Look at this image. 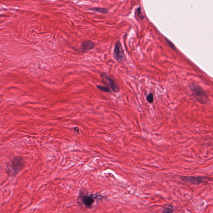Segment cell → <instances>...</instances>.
<instances>
[{
    "mask_svg": "<svg viewBox=\"0 0 213 213\" xmlns=\"http://www.w3.org/2000/svg\"><path fill=\"white\" fill-rule=\"evenodd\" d=\"M105 198L99 195L90 194L83 190H80L78 196V200L84 205L85 208L91 209L93 207L96 201Z\"/></svg>",
    "mask_w": 213,
    "mask_h": 213,
    "instance_id": "6da1fadb",
    "label": "cell"
},
{
    "mask_svg": "<svg viewBox=\"0 0 213 213\" xmlns=\"http://www.w3.org/2000/svg\"><path fill=\"white\" fill-rule=\"evenodd\" d=\"M189 88L194 97L201 104L206 105L209 102V98L201 87L197 84H191L189 85Z\"/></svg>",
    "mask_w": 213,
    "mask_h": 213,
    "instance_id": "7a4b0ae2",
    "label": "cell"
},
{
    "mask_svg": "<svg viewBox=\"0 0 213 213\" xmlns=\"http://www.w3.org/2000/svg\"><path fill=\"white\" fill-rule=\"evenodd\" d=\"M25 166V162L21 156H15L9 163L8 172L11 176H15Z\"/></svg>",
    "mask_w": 213,
    "mask_h": 213,
    "instance_id": "3957f363",
    "label": "cell"
},
{
    "mask_svg": "<svg viewBox=\"0 0 213 213\" xmlns=\"http://www.w3.org/2000/svg\"><path fill=\"white\" fill-rule=\"evenodd\" d=\"M100 77L103 84L109 85L114 92H119V88L115 82V80L107 75L106 73H101Z\"/></svg>",
    "mask_w": 213,
    "mask_h": 213,
    "instance_id": "277c9868",
    "label": "cell"
},
{
    "mask_svg": "<svg viewBox=\"0 0 213 213\" xmlns=\"http://www.w3.org/2000/svg\"><path fill=\"white\" fill-rule=\"evenodd\" d=\"M180 179L182 181L194 185H199L203 183L205 180L208 179L207 177L198 176H182L180 177Z\"/></svg>",
    "mask_w": 213,
    "mask_h": 213,
    "instance_id": "5b68a950",
    "label": "cell"
},
{
    "mask_svg": "<svg viewBox=\"0 0 213 213\" xmlns=\"http://www.w3.org/2000/svg\"><path fill=\"white\" fill-rule=\"evenodd\" d=\"M113 56L115 59L118 62L122 61L125 58V53L121 43L118 41L115 45L114 49Z\"/></svg>",
    "mask_w": 213,
    "mask_h": 213,
    "instance_id": "8992f818",
    "label": "cell"
},
{
    "mask_svg": "<svg viewBox=\"0 0 213 213\" xmlns=\"http://www.w3.org/2000/svg\"><path fill=\"white\" fill-rule=\"evenodd\" d=\"M94 43L91 40H86L81 43V49L82 52L85 53L94 48Z\"/></svg>",
    "mask_w": 213,
    "mask_h": 213,
    "instance_id": "52a82bcc",
    "label": "cell"
},
{
    "mask_svg": "<svg viewBox=\"0 0 213 213\" xmlns=\"http://www.w3.org/2000/svg\"><path fill=\"white\" fill-rule=\"evenodd\" d=\"M89 10L90 11L97 12V13H103V14H108L109 13V9L106 8L94 7L90 9Z\"/></svg>",
    "mask_w": 213,
    "mask_h": 213,
    "instance_id": "ba28073f",
    "label": "cell"
},
{
    "mask_svg": "<svg viewBox=\"0 0 213 213\" xmlns=\"http://www.w3.org/2000/svg\"><path fill=\"white\" fill-rule=\"evenodd\" d=\"M97 88L100 90L105 92H110V90L108 87L101 86V85H97Z\"/></svg>",
    "mask_w": 213,
    "mask_h": 213,
    "instance_id": "9c48e42d",
    "label": "cell"
},
{
    "mask_svg": "<svg viewBox=\"0 0 213 213\" xmlns=\"http://www.w3.org/2000/svg\"><path fill=\"white\" fill-rule=\"evenodd\" d=\"M147 102L149 103H153L154 101V96L152 93H150L146 97Z\"/></svg>",
    "mask_w": 213,
    "mask_h": 213,
    "instance_id": "30bf717a",
    "label": "cell"
},
{
    "mask_svg": "<svg viewBox=\"0 0 213 213\" xmlns=\"http://www.w3.org/2000/svg\"><path fill=\"white\" fill-rule=\"evenodd\" d=\"M165 40L167 42L169 46H170V48L173 50L176 49L175 46L173 45V44L172 43V42L169 40V39H168L167 38H165Z\"/></svg>",
    "mask_w": 213,
    "mask_h": 213,
    "instance_id": "8fae6325",
    "label": "cell"
},
{
    "mask_svg": "<svg viewBox=\"0 0 213 213\" xmlns=\"http://www.w3.org/2000/svg\"><path fill=\"white\" fill-rule=\"evenodd\" d=\"M137 12L139 18H140L141 20H143V19H144V16H143V14H142L141 8V7H139L138 9H137Z\"/></svg>",
    "mask_w": 213,
    "mask_h": 213,
    "instance_id": "7c38bea8",
    "label": "cell"
},
{
    "mask_svg": "<svg viewBox=\"0 0 213 213\" xmlns=\"http://www.w3.org/2000/svg\"><path fill=\"white\" fill-rule=\"evenodd\" d=\"M173 209H172L171 208H164V210H163L162 213H173Z\"/></svg>",
    "mask_w": 213,
    "mask_h": 213,
    "instance_id": "4fadbf2b",
    "label": "cell"
}]
</instances>
